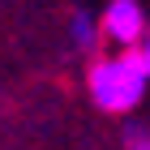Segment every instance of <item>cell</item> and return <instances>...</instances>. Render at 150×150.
<instances>
[{"label": "cell", "instance_id": "obj_1", "mask_svg": "<svg viewBox=\"0 0 150 150\" xmlns=\"http://www.w3.org/2000/svg\"><path fill=\"white\" fill-rule=\"evenodd\" d=\"M146 81H150V52L146 47H125V56L94 60L90 94L103 112H133L146 94Z\"/></svg>", "mask_w": 150, "mask_h": 150}, {"label": "cell", "instance_id": "obj_2", "mask_svg": "<svg viewBox=\"0 0 150 150\" xmlns=\"http://www.w3.org/2000/svg\"><path fill=\"white\" fill-rule=\"evenodd\" d=\"M103 30L125 47H142V35H146V13H142L137 0H112L103 13Z\"/></svg>", "mask_w": 150, "mask_h": 150}, {"label": "cell", "instance_id": "obj_3", "mask_svg": "<svg viewBox=\"0 0 150 150\" xmlns=\"http://www.w3.org/2000/svg\"><path fill=\"white\" fill-rule=\"evenodd\" d=\"M69 30H73V43H77V47H86V52H90V47L99 43V22H94V17H90L86 9H77V13H73Z\"/></svg>", "mask_w": 150, "mask_h": 150}, {"label": "cell", "instance_id": "obj_4", "mask_svg": "<svg viewBox=\"0 0 150 150\" xmlns=\"http://www.w3.org/2000/svg\"><path fill=\"white\" fill-rule=\"evenodd\" d=\"M129 150H150L146 129H142V125H133V129H129Z\"/></svg>", "mask_w": 150, "mask_h": 150}]
</instances>
